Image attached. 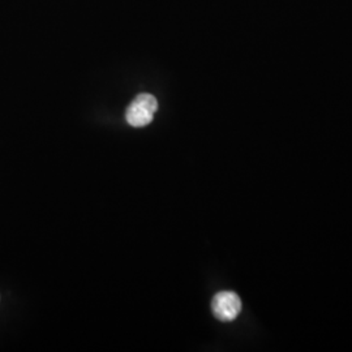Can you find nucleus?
<instances>
[{
    "label": "nucleus",
    "mask_w": 352,
    "mask_h": 352,
    "mask_svg": "<svg viewBox=\"0 0 352 352\" xmlns=\"http://www.w3.org/2000/svg\"><path fill=\"white\" fill-rule=\"evenodd\" d=\"M158 109V102L155 97L148 93L139 94L135 101L126 109V118L128 124L136 128L148 126L153 122L154 113Z\"/></svg>",
    "instance_id": "nucleus-1"
},
{
    "label": "nucleus",
    "mask_w": 352,
    "mask_h": 352,
    "mask_svg": "<svg viewBox=\"0 0 352 352\" xmlns=\"http://www.w3.org/2000/svg\"><path fill=\"white\" fill-rule=\"evenodd\" d=\"M213 314L219 321L230 322L239 316L241 311V300L232 291L218 292L212 302Z\"/></svg>",
    "instance_id": "nucleus-2"
}]
</instances>
